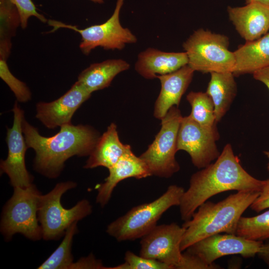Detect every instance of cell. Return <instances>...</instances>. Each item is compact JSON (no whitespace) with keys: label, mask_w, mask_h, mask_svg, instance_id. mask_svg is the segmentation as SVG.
I'll use <instances>...</instances> for the list:
<instances>
[{"label":"cell","mask_w":269,"mask_h":269,"mask_svg":"<svg viewBox=\"0 0 269 269\" xmlns=\"http://www.w3.org/2000/svg\"><path fill=\"white\" fill-rule=\"evenodd\" d=\"M263 183L243 167L231 144L227 143L214 162L191 175L179 205L181 220H190L201 204L219 193L231 190L260 192Z\"/></svg>","instance_id":"6da1fadb"},{"label":"cell","mask_w":269,"mask_h":269,"mask_svg":"<svg viewBox=\"0 0 269 269\" xmlns=\"http://www.w3.org/2000/svg\"><path fill=\"white\" fill-rule=\"evenodd\" d=\"M22 128L28 148L35 152L34 169L52 179L60 175L69 158L89 156L101 136L90 126L71 123L60 127L59 132L50 137L41 135L25 118Z\"/></svg>","instance_id":"7a4b0ae2"},{"label":"cell","mask_w":269,"mask_h":269,"mask_svg":"<svg viewBox=\"0 0 269 269\" xmlns=\"http://www.w3.org/2000/svg\"><path fill=\"white\" fill-rule=\"evenodd\" d=\"M259 194L257 191H240L217 203L208 200L203 203L182 225L185 232L181 243V251L215 234H236L240 218Z\"/></svg>","instance_id":"3957f363"},{"label":"cell","mask_w":269,"mask_h":269,"mask_svg":"<svg viewBox=\"0 0 269 269\" xmlns=\"http://www.w3.org/2000/svg\"><path fill=\"white\" fill-rule=\"evenodd\" d=\"M184 189L171 185L160 196L152 202L132 208L107 226L106 232L119 242L141 238L157 225L163 214L174 206H179Z\"/></svg>","instance_id":"277c9868"},{"label":"cell","mask_w":269,"mask_h":269,"mask_svg":"<svg viewBox=\"0 0 269 269\" xmlns=\"http://www.w3.org/2000/svg\"><path fill=\"white\" fill-rule=\"evenodd\" d=\"M76 186V183L73 181L62 182L57 183L47 194H40L37 215L43 240L59 239L72 224L91 214L92 206L87 199L79 201L70 209L62 205L61 198L63 194Z\"/></svg>","instance_id":"5b68a950"},{"label":"cell","mask_w":269,"mask_h":269,"mask_svg":"<svg viewBox=\"0 0 269 269\" xmlns=\"http://www.w3.org/2000/svg\"><path fill=\"white\" fill-rule=\"evenodd\" d=\"M229 38L203 28L198 29L183 43L188 65L203 73L233 72L235 58L229 49Z\"/></svg>","instance_id":"8992f818"},{"label":"cell","mask_w":269,"mask_h":269,"mask_svg":"<svg viewBox=\"0 0 269 269\" xmlns=\"http://www.w3.org/2000/svg\"><path fill=\"white\" fill-rule=\"evenodd\" d=\"M40 194L33 183L25 188L13 187L12 195L3 208L0 221V232L6 240L16 233L33 241L42 239L37 215Z\"/></svg>","instance_id":"52a82bcc"},{"label":"cell","mask_w":269,"mask_h":269,"mask_svg":"<svg viewBox=\"0 0 269 269\" xmlns=\"http://www.w3.org/2000/svg\"><path fill=\"white\" fill-rule=\"evenodd\" d=\"M177 107H171L160 120L161 128L154 140L139 157L151 175L169 178L180 169L175 158L178 130L182 118Z\"/></svg>","instance_id":"ba28073f"},{"label":"cell","mask_w":269,"mask_h":269,"mask_svg":"<svg viewBox=\"0 0 269 269\" xmlns=\"http://www.w3.org/2000/svg\"><path fill=\"white\" fill-rule=\"evenodd\" d=\"M125 0H117L112 15L105 22L93 25L84 29L76 25L67 24L55 20H48V24L53 27L49 32L60 28H65L78 32L81 36L79 48L87 55L97 47L105 50H122L127 44L137 41L136 36L128 28L123 27L120 21V13Z\"/></svg>","instance_id":"9c48e42d"},{"label":"cell","mask_w":269,"mask_h":269,"mask_svg":"<svg viewBox=\"0 0 269 269\" xmlns=\"http://www.w3.org/2000/svg\"><path fill=\"white\" fill-rule=\"evenodd\" d=\"M219 139L216 125L204 127L189 115L183 117L178 132L177 151L187 152L193 164L201 169L216 160L220 155L216 144Z\"/></svg>","instance_id":"30bf717a"},{"label":"cell","mask_w":269,"mask_h":269,"mask_svg":"<svg viewBox=\"0 0 269 269\" xmlns=\"http://www.w3.org/2000/svg\"><path fill=\"white\" fill-rule=\"evenodd\" d=\"M13 122L11 128L6 127V158L1 160L0 173H6L13 187L25 188L32 184L33 177L26 169L25 156L28 148L22 131L24 111L15 101L12 109Z\"/></svg>","instance_id":"8fae6325"},{"label":"cell","mask_w":269,"mask_h":269,"mask_svg":"<svg viewBox=\"0 0 269 269\" xmlns=\"http://www.w3.org/2000/svg\"><path fill=\"white\" fill-rule=\"evenodd\" d=\"M185 232L176 223L155 226L141 238L139 255L177 269L182 259L180 245Z\"/></svg>","instance_id":"7c38bea8"},{"label":"cell","mask_w":269,"mask_h":269,"mask_svg":"<svg viewBox=\"0 0 269 269\" xmlns=\"http://www.w3.org/2000/svg\"><path fill=\"white\" fill-rule=\"evenodd\" d=\"M263 243L236 234L220 233L200 240L185 251L212 265L219 258L226 256L239 255L245 258L254 257L257 255Z\"/></svg>","instance_id":"4fadbf2b"},{"label":"cell","mask_w":269,"mask_h":269,"mask_svg":"<svg viewBox=\"0 0 269 269\" xmlns=\"http://www.w3.org/2000/svg\"><path fill=\"white\" fill-rule=\"evenodd\" d=\"M91 93L76 81L71 88L57 99L36 104V118L47 128L54 129L71 123L72 118Z\"/></svg>","instance_id":"5bb4252c"},{"label":"cell","mask_w":269,"mask_h":269,"mask_svg":"<svg viewBox=\"0 0 269 269\" xmlns=\"http://www.w3.org/2000/svg\"><path fill=\"white\" fill-rule=\"evenodd\" d=\"M230 20L246 42L255 40L269 30V6L250 2L227 9Z\"/></svg>","instance_id":"9a60e30c"},{"label":"cell","mask_w":269,"mask_h":269,"mask_svg":"<svg viewBox=\"0 0 269 269\" xmlns=\"http://www.w3.org/2000/svg\"><path fill=\"white\" fill-rule=\"evenodd\" d=\"M108 169L109 175L103 183L97 187L96 202L102 207L108 204L115 188L121 181L131 177L139 179L151 176L145 163L132 150Z\"/></svg>","instance_id":"2e32d148"},{"label":"cell","mask_w":269,"mask_h":269,"mask_svg":"<svg viewBox=\"0 0 269 269\" xmlns=\"http://www.w3.org/2000/svg\"><path fill=\"white\" fill-rule=\"evenodd\" d=\"M194 71L186 65L173 72L158 75L161 89L155 102L153 116L161 120L172 107H178L192 80Z\"/></svg>","instance_id":"e0dca14e"},{"label":"cell","mask_w":269,"mask_h":269,"mask_svg":"<svg viewBox=\"0 0 269 269\" xmlns=\"http://www.w3.org/2000/svg\"><path fill=\"white\" fill-rule=\"evenodd\" d=\"M185 52H167L148 48L140 52L135 64L136 71L147 79L168 74L188 65Z\"/></svg>","instance_id":"ac0fdd59"},{"label":"cell","mask_w":269,"mask_h":269,"mask_svg":"<svg viewBox=\"0 0 269 269\" xmlns=\"http://www.w3.org/2000/svg\"><path fill=\"white\" fill-rule=\"evenodd\" d=\"M131 150L130 145L121 141L117 126L112 123L100 136L84 168L92 169L102 166L109 169Z\"/></svg>","instance_id":"d6986e66"},{"label":"cell","mask_w":269,"mask_h":269,"mask_svg":"<svg viewBox=\"0 0 269 269\" xmlns=\"http://www.w3.org/2000/svg\"><path fill=\"white\" fill-rule=\"evenodd\" d=\"M234 53L235 76L253 74L269 67V31L255 40L239 46Z\"/></svg>","instance_id":"ffe728a7"},{"label":"cell","mask_w":269,"mask_h":269,"mask_svg":"<svg viewBox=\"0 0 269 269\" xmlns=\"http://www.w3.org/2000/svg\"><path fill=\"white\" fill-rule=\"evenodd\" d=\"M130 66L122 59L93 63L80 73L77 82L92 94L109 87L118 74L127 70Z\"/></svg>","instance_id":"44dd1931"},{"label":"cell","mask_w":269,"mask_h":269,"mask_svg":"<svg viewBox=\"0 0 269 269\" xmlns=\"http://www.w3.org/2000/svg\"><path fill=\"white\" fill-rule=\"evenodd\" d=\"M206 93L214 104L217 123L229 110L237 94V86L235 75L232 72H213Z\"/></svg>","instance_id":"7402d4cb"},{"label":"cell","mask_w":269,"mask_h":269,"mask_svg":"<svg viewBox=\"0 0 269 269\" xmlns=\"http://www.w3.org/2000/svg\"><path fill=\"white\" fill-rule=\"evenodd\" d=\"M21 25L19 13L10 0H0V59L7 60L11 49V38Z\"/></svg>","instance_id":"603a6c76"},{"label":"cell","mask_w":269,"mask_h":269,"mask_svg":"<svg viewBox=\"0 0 269 269\" xmlns=\"http://www.w3.org/2000/svg\"><path fill=\"white\" fill-rule=\"evenodd\" d=\"M77 223L78 222L73 223L66 229L64 238L60 244L37 269H70L73 263L71 249L73 237L78 232Z\"/></svg>","instance_id":"cb8c5ba5"},{"label":"cell","mask_w":269,"mask_h":269,"mask_svg":"<svg viewBox=\"0 0 269 269\" xmlns=\"http://www.w3.org/2000/svg\"><path fill=\"white\" fill-rule=\"evenodd\" d=\"M186 100L191 107L189 116L194 121L204 127L216 125L214 104L206 92L191 91L186 96Z\"/></svg>","instance_id":"d4e9b609"},{"label":"cell","mask_w":269,"mask_h":269,"mask_svg":"<svg viewBox=\"0 0 269 269\" xmlns=\"http://www.w3.org/2000/svg\"><path fill=\"white\" fill-rule=\"evenodd\" d=\"M236 235L253 241L264 242L269 239V210L253 217L242 216Z\"/></svg>","instance_id":"484cf974"},{"label":"cell","mask_w":269,"mask_h":269,"mask_svg":"<svg viewBox=\"0 0 269 269\" xmlns=\"http://www.w3.org/2000/svg\"><path fill=\"white\" fill-rule=\"evenodd\" d=\"M0 77L12 91L17 102L26 103L31 99V93L28 87L11 73L6 60L1 59H0Z\"/></svg>","instance_id":"4316f807"},{"label":"cell","mask_w":269,"mask_h":269,"mask_svg":"<svg viewBox=\"0 0 269 269\" xmlns=\"http://www.w3.org/2000/svg\"><path fill=\"white\" fill-rule=\"evenodd\" d=\"M124 261L123 264L106 269H172L165 263L136 255L130 251L126 252Z\"/></svg>","instance_id":"83f0119b"},{"label":"cell","mask_w":269,"mask_h":269,"mask_svg":"<svg viewBox=\"0 0 269 269\" xmlns=\"http://www.w3.org/2000/svg\"><path fill=\"white\" fill-rule=\"evenodd\" d=\"M16 7L19 13L21 27L25 29L27 26L28 19L31 16H35L42 22H47L48 20L40 14L31 0H10Z\"/></svg>","instance_id":"f1b7e54d"},{"label":"cell","mask_w":269,"mask_h":269,"mask_svg":"<svg viewBox=\"0 0 269 269\" xmlns=\"http://www.w3.org/2000/svg\"><path fill=\"white\" fill-rule=\"evenodd\" d=\"M220 266L215 264L209 265L195 255L185 251L182 259L177 269H220Z\"/></svg>","instance_id":"f546056e"},{"label":"cell","mask_w":269,"mask_h":269,"mask_svg":"<svg viewBox=\"0 0 269 269\" xmlns=\"http://www.w3.org/2000/svg\"><path fill=\"white\" fill-rule=\"evenodd\" d=\"M250 207L256 212L269 208V178L263 180L259 194Z\"/></svg>","instance_id":"4dcf8cb0"},{"label":"cell","mask_w":269,"mask_h":269,"mask_svg":"<svg viewBox=\"0 0 269 269\" xmlns=\"http://www.w3.org/2000/svg\"><path fill=\"white\" fill-rule=\"evenodd\" d=\"M102 261L97 259L93 254L73 263L69 269H106Z\"/></svg>","instance_id":"1f68e13d"},{"label":"cell","mask_w":269,"mask_h":269,"mask_svg":"<svg viewBox=\"0 0 269 269\" xmlns=\"http://www.w3.org/2000/svg\"><path fill=\"white\" fill-rule=\"evenodd\" d=\"M253 75L255 79L263 83L269 90V67L258 70Z\"/></svg>","instance_id":"d6a6232c"},{"label":"cell","mask_w":269,"mask_h":269,"mask_svg":"<svg viewBox=\"0 0 269 269\" xmlns=\"http://www.w3.org/2000/svg\"><path fill=\"white\" fill-rule=\"evenodd\" d=\"M265 241L260 247L257 255L269 268V239Z\"/></svg>","instance_id":"836d02e7"},{"label":"cell","mask_w":269,"mask_h":269,"mask_svg":"<svg viewBox=\"0 0 269 269\" xmlns=\"http://www.w3.org/2000/svg\"><path fill=\"white\" fill-rule=\"evenodd\" d=\"M247 3L250 2H258L269 6V0H245Z\"/></svg>","instance_id":"e575fe53"},{"label":"cell","mask_w":269,"mask_h":269,"mask_svg":"<svg viewBox=\"0 0 269 269\" xmlns=\"http://www.w3.org/2000/svg\"><path fill=\"white\" fill-rule=\"evenodd\" d=\"M264 153L267 156V157H268V158L269 159V162H268V163L267 168H268V171L269 172V150L265 151L264 152Z\"/></svg>","instance_id":"d590c367"},{"label":"cell","mask_w":269,"mask_h":269,"mask_svg":"<svg viewBox=\"0 0 269 269\" xmlns=\"http://www.w3.org/2000/svg\"><path fill=\"white\" fill-rule=\"evenodd\" d=\"M94 2L98 3H102L104 2V0H90Z\"/></svg>","instance_id":"8d00e7d4"}]
</instances>
